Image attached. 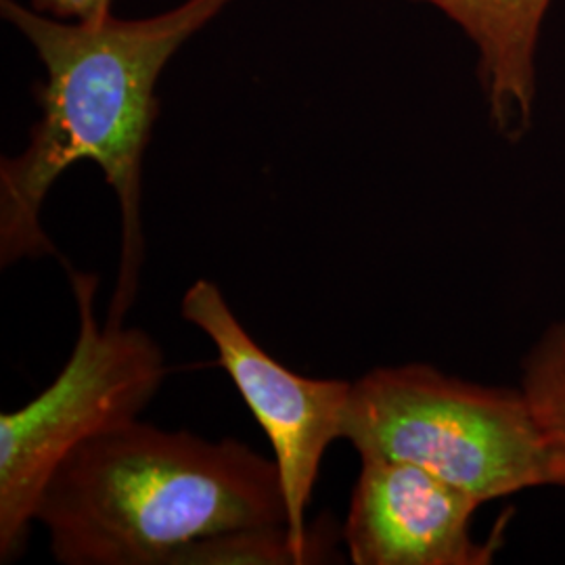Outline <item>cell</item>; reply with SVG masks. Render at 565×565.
Returning a JSON list of instances; mask_svg holds the SVG:
<instances>
[{
  "instance_id": "8",
  "label": "cell",
  "mask_w": 565,
  "mask_h": 565,
  "mask_svg": "<svg viewBox=\"0 0 565 565\" xmlns=\"http://www.w3.org/2000/svg\"><path fill=\"white\" fill-rule=\"evenodd\" d=\"M522 390L545 434L555 486H565V323L551 324L525 356Z\"/></svg>"
},
{
  "instance_id": "4",
  "label": "cell",
  "mask_w": 565,
  "mask_h": 565,
  "mask_svg": "<svg viewBox=\"0 0 565 565\" xmlns=\"http://www.w3.org/2000/svg\"><path fill=\"white\" fill-rule=\"evenodd\" d=\"M78 338L55 382L0 415V564L25 553L51 476L78 446L139 419L168 375L162 345L139 327L97 321L99 277L67 268Z\"/></svg>"
},
{
  "instance_id": "9",
  "label": "cell",
  "mask_w": 565,
  "mask_h": 565,
  "mask_svg": "<svg viewBox=\"0 0 565 565\" xmlns=\"http://www.w3.org/2000/svg\"><path fill=\"white\" fill-rule=\"evenodd\" d=\"M319 555L298 545L287 524L242 527L179 548L166 565H315Z\"/></svg>"
},
{
  "instance_id": "2",
  "label": "cell",
  "mask_w": 565,
  "mask_h": 565,
  "mask_svg": "<svg viewBox=\"0 0 565 565\" xmlns=\"http://www.w3.org/2000/svg\"><path fill=\"white\" fill-rule=\"evenodd\" d=\"M36 524L61 565H166L205 536L287 524L275 459L139 419L78 446L42 492Z\"/></svg>"
},
{
  "instance_id": "7",
  "label": "cell",
  "mask_w": 565,
  "mask_h": 565,
  "mask_svg": "<svg viewBox=\"0 0 565 565\" xmlns=\"http://www.w3.org/2000/svg\"><path fill=\"white\" fill-rule=\"evenodd\" d=\"M445 13L478 53V78L494 126L515 141L536 102V55L553 0H417Z\"/></svg>"
},
{
  "instance_id": "1",
  "label": "cell",
  "mask_w": 565,
  "mask_h": 565,
  "mask_svg": "<svg viewBox=\"0 0 565 565\" xmlns=\"http://www.w3.org/2000/svg\"><path fill=\"white\" fill-rule=\"evenodd\" d=\"M233 0H184L145 20H53L2 0V15L32 42L46 70L41 118L25 149L0 162V264L57 256L42 205L74 163L102 168L120 203L121 252L109 323H124L145 264L142 162L160 114L156 86L166 63Z\"/></svg>"
},
{
  "instance_id": "10",
  "label": "cell",
  "mask_w": 565,
  "mask_h": 565,
  "mask_svg": "<svg viewBox=\"0 0 565 565\" xmlns=\"http://www.w3.org/2000/svg\"><path fill=\"white\" fill-rule=\"evenodd\" d=\"M114 0H34V9L60 20H97L111 13Z\"/></svg>"
},
{
  "instance_id": "5",
  "label": "cell",
  "mask_w": 565,
  "mask_h": 565,
  "mask_svg": "<svg viewBox=\"0 0 565 565\" xmlns=\"http://www.w3.org/2000/svg\"><path fill=\"white\" fill-rule=\"evenodd\" d=\"M181 317L214 343L218 363L273 446L294 539L323 564L342 562L335 522L323 515L310 527L306 513L327 448L343 440L352 384L303 377L275 361L247 333L216 282H193L182 296Z\"/></svg>"
},
{
  "instance_id": "3",
  "label": "cell",
  "mask_w": 565,
  "mask_h": 565,
  "mask_svg": "<svg viewBox=\"0 0 565 565\" xmlns=\"http://www.w3.org/2000/svg\"><path fill=\"white\" fill-rule=\"evenodd\" d=\"M343 440L361 457L419 465L482 505L555 486L545 434L524 390L469 384L429 364L375 369L354 382Z\"/></svg>"
},
{
  "instance_id": "6",
  "label": "cell",
  "mask_w": 565,
  "mask_h": 565,
  "mask_svg": "<svg viewBox=\"0 0 565 565\" xmlns=\"http://www.w3.org/2000/svg\"><path fill=\"white\" fill-rule=\"evenodd\" d=\"M473 494L424 467L361 457V473L342 525L354 565H486L501 536L476 543Z\"/></svg>"
}]
</instances>
